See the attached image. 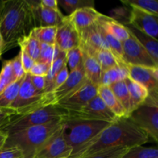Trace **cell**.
Listing matches in <instances>:
<instances>
[{"instance_id": "obj_1", "label": "cell", "mask_w": 158, "mask_h": 158, "mask_svg": "<svg viewBox=\"0 0 158 158\" xmlns=\"http://www.w3.org/2000/svg\"><path fill=\"white\" fill-rule=\"evenodd\" d=\"M149 138L129 117H123L111 123L73 158H84L120 147L132 148L143 146L149 141Z\"/></svg>"}, {"instance_id": "obj_2", "label": "cell", "mask_w": 158, "mask_h": 158, "mask_svg": "<svg viewBox=\"0 0 158 158\" xmlns=\"http://www.w3.org/2000/svg\"><path fill=\"white\" fill-rule=\"evenodd\" d=\"M35 28V19L29 1H4L0 12V32L6 43V51L18 46L19 42Z\"/></svg>"}, {"instance_id": "obj_3", "label": "cell", "mask_w": 158, "mask_h": 158, "mask_svg": "<svg viewBox=\"0 0 158 158\" xmlns=\"http://www.w3.org/2000/svg\"><path fill=\"white\" fill-rule=\"evenodd\" d=\"M65 121L54 120L46 124L32 127L8 134L3 148H17L23 152L24 158H34L46 142L62 127Z\"/></svg>"}, {"instance_id": "obj_4", "label": "cell", "mask_w": 158, "mask_h": 158, "mask_svg": "<svg viewBox=\"0 0 158 158\" xmlns=\"http://www.w3.org/2000/svg\"><path fill=\"white\" fill-rule=\"evenodd\" d=\"M111 123L102 120L86 119H68L65 121L64 137L66 143L72 149L69 158L78 154L82 148L95 138Z\"/></svg>"}, {"instance_id": "obj_5", "label": "cell", "mask_w": 158, "mask_h": 158, "mask_svg": "<svg viewBox=\"0 0 158 158\" xmlns=\"http://www.w3.org/2000/svg\"><path fill=\"white\" fill-rule=\"evenodd\" d=\"M69 113L59 105H49L32 110L26 114L15 116L2 131L8 134L23 131L32 127L46 124L54 120H66Z\"/></svg>"}, {"instance_id": "obj_6", "label": "cell", "mask_w": 158, "mask_h": 158, "mask_svg": "<svg viewBox=\"0 0 158 158\" xmlns=\"http://www.w3.org/2000/svg\"><path fill=\"white\" fill-rule=\"evenodd\" d=\"M87 81L83 64L76 70L69 72L67 80L60 87L49 94H43L40 102V106L43 107L49 105L57 104L73 94Z\"/></svg>"}, {"instance_id": "obj_7", "label": "cell", "mask_w": 158, "mask_h": 158, "mask_svg": "<svg viewBox=\"0 0 158 158\" xmlns=\"http://www.w3.org/2000/svg\"><path fill=\"white\" fill-rule=\"evenodd\" d=\"M43 96V93L36 90L32 85L30 75L26 73L16 98L9 108L15 111L16 116L23 115L40 108V102Z\"/></svg>"}, {"instance_id": "obj_8", "label": "cell", "mask_w": 158, "mask_h": 158, "mask_svg": "<svg viewBox=\"0 0 158 158\" xmlns=\"http://www.w3.org/2000/svg\"><path fill=\"white\" fill-rule=\"evenodd\" d=\"M129 119L158 143V106L143 103L130 114Z\"/></svg>"}, {"instance_id": "obj_9", "label": "cell", "mask_w": 158, "mask_h": 158, "mask_svg": "<svg viewBox=\"0 0 158 158\" xmlns=\"http://www.w3.org/2000/svg\"><path fill=\"white\" fill-rule=\"evenodd\" d=\"M121 43L123 62L127 65L146 68H154L157 66L143 45L131 33V36Z\"/></svg>"}, {"instance_id": "obj_10", "label": "cell", "mask_w": 158, "mask_h": 158, "mask_svg": "<svg viewBox=\"0 0 158 158\" xmlns=\"http://www.w3.org/2000/svg\"><path fill=\"white\" fill-rule=\"evenodd\" d=\"M74 118L102 120L109 123H114L119 119L108 108L98 95L96 96L80 111L69 114V117L68 119Z\"/></svg>"}, {"instance_id": "obj_11", "label": "cell", "mask_w": 158, "mask_h": 158, "mask_svg": "<svg viewBox=\"0 0 158 158\" xmlns=\"http://www.w3.org/2000/svg\"><path fill=\"white\" fill-rule=\"evenodd\" d=\"M64 127L65 123L39 151L34 158H69L72 149L65 140Z\"/></svg>"}, {"instance_id": "obj_12", "label": "cell", "mask_w": 158, "mask_h": 158, "mask_svg": "<svg viewBox=\"0 0 158 158\" xmlns=\"http://www.w3.org/2000/svg\"><path fill=\"white\" fill-rule=\"evenodd\" d=\"M97 89V86L87 81L73 94L62 100L57 105L66 110L69 114L78 112L96 96L98 95Z\"/></svg>"}, {"instance_id": "obj_13", "label": "cell", "mask_w": 158, "mask_h": 158, "mask_svg": "<svg viewBox=\"0 0 158 158\" xmlns=\"http://www.w3.org/2000/svg\"><path fill=\"white\" fill-rule=\"evenodd\" d=\"M80 47L82 50L95 56L101 49H109L100 31L98 23L80 31Z\"/></svg>"}, {"instance_id": "obj_14", "label": "cell", "mask_w": 158, "mask_h": 158, "mask_svg": "<svg viewBox=\"0 0 158 158\" xmlns=\"http://www.w3.org/2000/svg\"><path fill=\"white\" fill-rule=\"evenodd\" d=\"M80 43V32L69 19V15H65L60 24L57 26L56 44L64 52L78 47Z\"/></svg>"}, {"instance_id": "obj_15", "label": "cell", "mask_w": 158, "mask_h": 158, "mask_svg": "<svg viewBox=\"0 0 158 158\" xmlns=\"http://www.w3.org/2000/svg\"><path fill=\"white\" fill-rule=\"evenodd\" d=\"M129 25L153 38L158 37V23L156 17L143 9L131 6Z\"/></svg>"}, {"instance_id": "obj_16", "label": "cell", "mask_w": 158, "mask_h": 158, "mask_svg": "<svg viewBox=\"0 0 158 158\" xmlns=\"http://www.w3.org/2000/svg\"><path fill=\"white\" fill-rule=\"evenodd\" d=\"M32 8L35 27L58 26L65 15L61 12H56L40 4V1H29Z\"/></svg>"}, {"instance_id": "obj_17", "label": "cell", "mask_w": 158, "mask_h": 158, "mask_svg": "<svg viewBox=\"0 0 158 158\" xmlns=\"http://www.w3.org/2000/svg\"><path fill=\"white\" fill-rule=\"evenodd\" d=\"M128 77L140 83L148 90L149 94L158 91V81L153 77L148 68L127 65Z\"/></svg>"}, {"instance_id": "obj_18", "label": "cell", "mask_w": 158, "mask_h": 158, "mask_svg": "<svg viewBox=\"0 0 158 158\" xmlns=\"http://www.w3.org/2000/svg\"><path fill=\"white\" fill-rule=\"evenodd\" d=\"M102 14L96 10L95 8H82L69 15V19L80 32L82 29L87 28L98 22Z\"/></svg>"}, {"instance_id": "obj_19", "label": "cell", "mask_w": 158, "mask_h": 158, "mask_svg": "<svg viewBox=\"0 0 158 158\" xmlns=\"http://www.w3.org/2000/svg\"><path fill=\"white\" fill-rule=\"evenodd\" d=\"M97 23L108 33L112 35L121 43H123L131 36V33L127 26L120 23L117 20L114 19L110 16L102 14Z\"/></svg>"}, {"instance_id": "obj_20", "label": "cell", "mask_w": 158, "mask_h": 158, "mask_svg": "<svg viewBox=\"0 0 158 158\" xmlns=\"http://www.w3.org/2000/svg\"><path fill=\"white\" fill-rule=\"evenodd\" d=\"M81 52L83 55V64L85 76L88 81L99 87L101 83L102 75V70L100 64L94 56L89 55V53L82 49Z\"/></svg>"}, {"instance_id": "obj_21", "label": "cell", "mask_w": 158, "mask_h": 158, "mask_svg": "<svg viewBox=\"0 0 158 158\" xmlns=\"http://www.w3.org/2000/svg\"><path fill=\"white\" fill-rule=\"evenodd\" d=\"M131 99V114L141 106L149 96L148 89L129 77L125 79ZM130 116V115H129Z\"/></svg>"}, {"instance_id": "obj_22", "label": "cell", "mask_w": 158, "mask_h": 158, "mask_svg": "<svg viewBox=\"0 0 158 158\" xmlns=\"http://www.w3.org/2000/svg\"><path fill=\"white\" fill-rule=\"evenodd\" d=\"M97 94L108 108L117 116V118L128 117L125 110L121 106L117 97L114 96V93L110 89L109 86L100 85L97 89Z\"/></svg>"}, {"instance_id": "obj_23", "label": "cell", "mask_w": 158, "mask_h": 158, "mask_svg": "<svg viewBox=\"0 0 158 158\" xmlns=\"http://www.w3.org/2000/svg\"><path fill=\"white\" fill-rule=\"evenodd\" d=\"M127 28L129 30V32L133 35L136 37L139 40L140 43L143 46V47L146 49L149 55L152 58L155 63L156 66H158V40L157 39L153 38L146 35L143 32H140L138 29H135L133 26L130 25H127Z\"/></svg>"}, {"instance_id": "obj_24", "label": "cell", "mask_w": 158, "mask_h": 158, "mask_svg": "<svg viewBox=\"0 0 158 158\" xmlns=\"http://www.w3.org/2000/svg\"><path fill=\"white\" fill-rule=\"evenodd\" d=\"M118 101L126 111L127 117L131 114V99L129 91L124 80L117 82L109 86Z\"/></svg>"}, {"instance_id": "obj_25", "label": "cell", "mask_w": 158, "mask_h": 158, "mask_svg": "<svg viewBox=\"0 0 158 158\" xmlns=\"http://www.w3.org/2000/svg\"><path fill=\"white\" fill-rule=\"evenodd\" d=\"M128 77V71L126 66H117L102 73L100 85L110 86V85L122 81Z\"/></svg>"}, {"instance_id": "obj_26", "label": "cell", "mask_w": 158, "mask_h": 158, "mask_svg": "<svg viewBox=\"0 0 158 158\" xmlns=\"http://www.w3.org/2000/svg\"><path fill=\"white\" fill-rule=\"evenodd\" d=\"M40 45L41 43L31 32L29 35L19 42L18 46H19L20 49H23L34 61L36 62L40 56Z\"/></svg>"}, {"instance_id": "obj_27", "label": "cell", "mask_w": 158, "mask_h": 158, "mask_svg": "<svg viewBox=\"0 0 158 158\" xmlns=\"http://www.w3.org/2000/svg\"><path fill=\"white\" fill-rule=\"evenodd\" d=\"M57 26H45V27H35L32 29V33L40 43L54 46L56 44Z\"/></svg>"}, {"instance_id": "obj_28", "label": "cell", "mask_w": 158, "mask_h": 158, "mask_svg": "<svg viewBox=\"0 0 158 158\" xmlns=\"http://www.w3.org/2000/svg\"><path fill=\"white\" fill-rule=\"evenodd\" d=\"M25 77L20 80H16L9 85L1 94H0V107L1 108H9L11 106L14 100H15L19 90L20 86L24 80Z\"/></svg>"}, {"instance_id": "obj_29", "label": "cell", "mask_w": 158, "mask_h": 158, "mask_svg": "<svg viewBox=\"0 0 158 158\" xmlns=\"http://www.w3.org/2000/svg\"><path fill=\"white\" fill-rule=\"evenodd\" d=\"M121 2L124 6H130V7L134 6L143 9L145 12L154 15L156 18H158L157 0H123Z\"/></svg>"}, {"instance_id": "obj_30", "label": "cell", "mask_w": 158, "mask_h": 158, "mask_svg": "<svg viewBox=\"0 0 158 158\" xmlns=\"http://www.w3.org/2000/svg\"><path fill=\"white\" fill-rule=\"evenodd\" d=\"M16 81L11 60H6L2 63L0 71V94L12 83Z\"/></svg>"}, {"instance_id": "obj_31", "label": "cell", "mask_w": 158, "mask_h": 158, "mask_svg": "<svg viewBox=\"0 0 158 158\" xmlns=\"http://www.w3.org/2000/svg\"><path fill=\"white\" fill-rule=\"evenodd\" d=\"M101 68L102 73L114 68L117 66H120V63L109 49H101L97 52L95 55Z\"/></svg>"}, {"instance_id": "obj_32", "label": "cell", "mask_w": 158, "mask_h": 158, "mask_svg": "<svg viewBox=\"0 0 158 158\" xmlns=\"http://www.w3.org/2000/svg\"><path fill=\"white\" fill-rule=\"evenodd\" d=\"M122 158H158V148L134 147L130 148Z\"/></svg>"}, {"instance_id": "obj_33", "label": "cell", "mask_w": 158, "mask_h": 158, "mask_svg": "<svg viewBox=\"0 0 158 158\" xmlns=\"http://www.w3.org/2000/svg\"><path fill=\"white\" fill-rule=\"evenodd\" d=\"M58 3L69 15L82 8H94V0H60Z\"/></svg>"}, {"instance_id": "obj_34", "label": "cell", "mask_w": 158, "mask_h": 158, "mask_svg": "<svg viewBox=\"0 0 158 158\" xmlns=\"http://www.w3.org/2000/svg\"><path fill=\"white\" fill-rule=\"evenodd\" d=\"M66 63L69 72L76 70L83 65V55L80 46L66 52Z\"/></svg>"}, {"instance_id": "obj_35", "label": "cell", "mask_w": 158, "mask_h": 158, "mask_svg": "<svg viewBox=\"0 0 158 158\" xmlns=\"http://www.w3.org/2000/svg\"><path fill=\"white\" fill-rule=\"evenodd\" d=\"M54 51H55V45L51 46V45L41 43L40 56L36 62L51 66L53 60Z\"/></svg>"}, {"instance_id": "obj_36", "label": "cell", "mask_w": 158, "mask_h": 158, "mask_svg": "<svg viewBox=\"0 0 158 158\" xmlns=\"http://www.w3.org/2000/svg\"><path fill=\"white\" fill-rule=\"evenodd\" d=\"M130 148L120 147L116 148L114 149L106 150V151H101V152L97 153V154H92L84 158H122L124 154L129 151Z\"/></svg>"}, {"instance_id": "obj_37", "label": "cell", "mask_w": 158, "mask_h": 158, "mask_svg": "<svg viewBox=\"0 0 158 158\" xmlns=\"http://www.w3.org/2000/svg\"><path fill=\"white\" fill-rule=\"evenodd\" d=\"M131 12V9H130L128 6H127L118 7L111 11L110 17L114 19L117 20V22H119L121 24L127 26V25H129Z\"/></svg>"}, {"instance_id": "obj_38", "label": "cell", "mask_w": 158, "mask_h": 158, "mask_svg": "<svg viewBox=\"0 0 158 158\" xmlns=\"http://www.w3.org/2000/svg\"><path fill=\"white\" fill-rule=\"evenodd\" d=\"M10 60L16 80H20V79H22L23 77H24L25 76H26V73L25 72L24 69H23L20 52H19L18 55L15 56L13 59H12V60Z\"/></svg>"}, {"instance_id": "obj_39", "label": "cell", "mask_w": 158, "mask_h": 158, "mask_svg": "<svg viewBox=\"0 0 158 158\" xmlns=\"http://www.w3.org/2000/svg\"><path fill=\"white\" fill-rule=\"evenodd\" d=\"M51 66L44 63L35 62L33 66L30 69L28 73L31 76H38V77H46L50 69Z\"/></svg>"}, {"instance_id": "obj_40", "label": "cell", "mask_w": 158, "mask_h": 158, "mask_svg": "<svg viewBox=\"0 0 158 158\" xmlns=\"http://www.w3.org/2000/svg\"><path fill=\"white\" fill-rule=\"evenodd\" d=\"M69 68L67 66V63H66L64 66H63V67L61 69V70L59 72V73L56 76L55 79H54L53 89H52V91L55 90L58 87H60L62 84L65 83V81L67 80L68 77H69Z\"/></svg>"}, {"instance_id": "obj_41", "label": "cell", "mask_w": 158, "mask_h": 158, "mask_svg": "<svg viewBox=\"0 0 158 158\" xmlns=\"http://www.w3.org/2000/svg\"><path fill=\"white\" fill-rule=\"evenodd\" d=\"M16 116L15 111L10 108L0 107V130L10 122V120Z\"/></svg>"}, {"instance_id": "obj_42", "label": "cell", "mask_w": 158, "mask_h": 158, "mask_svg": "<svg viewBox=\"0 0 158 158\" xmlns=\"http://www.w3.org/2000/svg\"><path fill=\"white\" fill-rule=\"evenodd\" d=\"M0 158H24L23 152L17 148H2L0 151Z\"/></svg>"}, {"instance_id": "obj_43", "label": "cell", "mask_w": 158, "mask_h": 158, "mask_svg": "<svg viewBox=\"0 0 158 158\" xmlns=\"http://www.w3.org/2000/svg\"><path fill=\"white\" fill-rule=\"evenodd\" d=\"M19 52L20 55H21V60L23 69H24L26 73H28L31 68H32V66L35 63V61L23 49H20Z\"/></svg>"}, {"instance_id": "obj_44", "label": "cell", "mask_w": 158, "mask_h": 158, "mask_svg": "<svg viewBox=\"0 0 158 158\" xmlns=\"http://www.w3.org/2000/svg\"><path fill=\"white\" fill-rule=\"evenodd\" d=\"M31 81L32 85L36 90L43 93L44 94L45 86H46V78L45 77H38V76H31Z\"/></svg>"}, {"instance_id": "obj_45", "label": "cell", "mask_w": 158, "mask_h": 158, "mask_svg": "<svg viewBox=\"0 0 158 158\" xmlns=\"http://www.w3.org/2000/svg\"><path fill=\"white\" fill-rule=\"evenodd\" d=\"M40 4L44 7L52 9L56 12H61L59 8V3L57 0H42L40 1Z\"/></svg>"}, {"instance_id": "obj_46", "label": "cell", "mask_w": 158, "mask_h": 158, "mask_svg": "<svg viewBox=\"0 0 158 158\" xmlns=\"http://www.w3.org/2000/svg\"><path fill=\"white\" fill-rule=\"evenodd\" d=\"M144 103H151V104L156 105V106H158V91L149 94V96L147 98V100H145Z\"/></svg>"}, {"instance_id": "obj_47", "label": "cell", "mask_w": 158, "mask_h": 158, "mask_svg": "<svg viewBox=\"0 0 158 158\" xmlns=\"http://www.w3.org/2000/svg\"><path fill=\"white\" fill-rule=\"evenodd\" d=\"M8 134L5 131L0 130V151L4 148L5 144H6V140H7Z\"/></svg>"}, {"instance_id": "obj_48", "label": "cell", "mask_w": 158, "mask_h": 158, "mask_svg": "<svg viewBox=\"0 0 158 158\" xmlns=\"http://www.w3.org/2000/svg\"><path fill=\"white\" fill-rule=\"evenodd\" d=\"M5 52H6V43H5L2 35L0 32V58Z\"/></svg>"}, {"instance_id": "obj_49", "label": "cell", "mask_w": 158, "mask_h": 158, "mask_svg": "<svg viewBox=\"0 0 158 158\" xmlns=\"http://www.w3.org/2000/svg\"><path fill=\"white\" fill-rule=\"evenodd\" d=\"M149 70L151 71V74L153 75V77L156 79L158 81V66H155L154 68H148Z\"/></svg>"}, {"instance_id": "obj_50", "label": "cell", "mask_w": 158, "mask_h": 158, "mask_svg": "<svg viewBox=\"0 0 158 158\" xmlns=\"http://www.w3.org/2000/svg\"><path fill=\"white\" fill-rule=\"evenodd\" d=\"M3 3H4V1H0V12H1L2 9Z\"/></svg>"}, {"instance_id": "obj_51", "label": "cell", "mask_w": 158, "mask_h": 158, "mask_svg": "<svg viewBox=\"0 0 158 158\" xmlns=\"http://www.w3.org/2000/svg\"><path fill=\"white\" fill-rule=\"evenodd\" d=\"M156 19H157V22L158 23V18H156Z\"/></svg>"}]
</instances>
